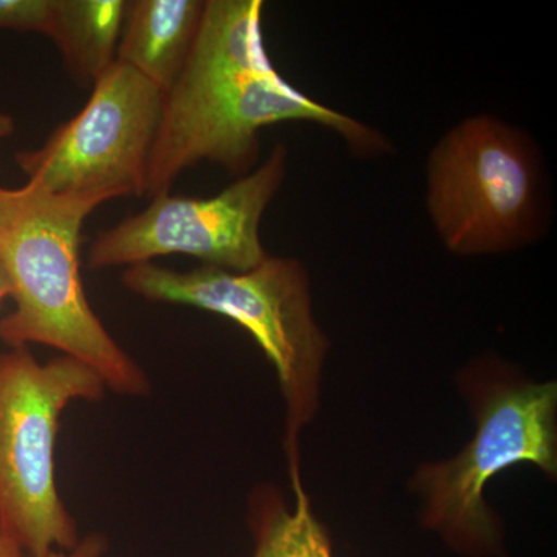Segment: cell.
I'll return each instance as SVG.
<instances>
[{
	"mask_svg": "<svg viewBox=\"0 0 557 557\" xmlns=\"http://www.w3.org/2000/svg\"><path fill=\"white\" fill-rule=\"evenodd\" d=\"M262 16V0H205L188 60L164 95L146 196L170 193L175 180L201 161L248 174L258 160L260 132L273 124H318L358 156L391 152L380 131L313 100L277 72Z\"/></svg>",
	"mask_w": 557,
	"mask_h": 557,
	"instance_id": "1",
	"label": "cell"
},
{
	"mask_svg": "<svg viewBox=\"0 0 557 557\" xmlns=\"http://www.w3.org/2000/svg\"><path fill=\"white\" fill-rule=\"evenodd\" d=\"M101 205L33 182L0 186V263L14 302L0 319V341L54 348L94 369L110 391L139 397L149 392L148 376L91 309L81 278V231Z\"/></svg>",
	"mask_w": 557,
	"mask_h": 557,
	"instance_id": "2",
	"label": "cell"
},
{
	"mask_svg": "<svg viewBox=\"0 0 557 557\" xmlns=\"http://www.w3.org/2000/svg\"><path fill=\"white\" fill-rule=\"evenodd\" d=\"M458 383L471 406L474 437L456 457L418 467L412 486L423 498V525L454 552L500 556L504 527L483 494L516 465H534L556 479L557 384L527 379L493 357L469 366Z\"/></svg>",
	"mask_w": 557,
	"mask_h": 557,
	"instance_id": "3",
	"label": "cell"
},
{
	"mask_svg": "<svg viewBox=\"0 0 557 557\" xmlns=\"http://www.w3.org/2000/svg\"><path fill=\"white\" fill-rule=\"evenodd\" d=\"M121 282L139 298L211 311L247 330L276 370L287 403L288 468L300 467L299 432L317 416L330 347L314 319L306 267L278 256L240 273L207 265L174 271L150 262L127 267Z\"/></svg>",
	"mask_w": 557,
	"mask_h": 557,
	"instance_id": "4",
	"label": "cell"
},
{
	"mask_svg": "<svg viewBox=\"0 0 557 557\" xmlns=\"http://www.w3.org/2000/svg\"><path fill=\"white\" fill-rule=\"evenodd\" d=\"M104 381L78 359L39 362L28 347L0 350V533L27 557L79 544L57 483V438L73 401H100Z\"/></svg>",
	"mask_w": 557,
	"mask_h": 557,
	"instance_id": "5",
	"label": "cell"
},
{
	"mask_svg": "<svg viewBox=\"0 0 557 557\" xmlns=\"http://www.w3.org/2000/svg\"><path fill=\"white\" fill-rule=\"evenodd\" d=\"M544 205L536 145L507 121L468 116L429 153V218L453 255H504L534 244Z\"/></svg>",
	"mask_w": 557,
	"mask_h": 557,
	"instance_id": "6",
	"label": "cell"
},
{
	"mask_svg": "<svg viewBox=\"0 0 557 557\" xmlns=\"http://www.w3.org/2000/svg\"><path fill=\"white\" fill-rule=\"evenodd\" d=\"M164 94L134 69L115 62L91 84L89 101L38 149L16 153L27 182L58 196L106 203L146 196L150 153Z\"/></svg>",
	"mask_w": 557,
	"mask_h": 557,
	"instance_id": "7",
	"label": "cell"
},
{
	"mask_svg": "<svg viewBox=\"0 0 557 557\" xmlns=\"http://www.w3.org/2000/svg\"><path fill=\"white\" fill-rule=\"evenodd\" d=\"M287 163V148L276 145L259 168L215 196H153L148 208L100 233L91 244L89 265L127 269L164 256H188L236 273L256 269L270 256L260 225L284 185Z\"/></svg>",
	"mask_w": 557,
	"mask_h": 557,
	"instance_id": "8",
	"label": "cell"
},
{
	"mask_svg": "<svg viewBox=\"0 0 557 557\" xmlns=\"http://www.w3.org/2000/svg\"><path fill=\"white\" fill-rule=\"evenodd\" d=\"M203 11L205 0L129 2L116 62L134 69L166 95L188 60Z\"/></svg>",
	"mask_w": 557,
	"mask_h": 557,
	"instance_id": "9",
	"label": "cell"
},
{
	"mask_svg": "<svg viewBox=\"0 0 557 557\" xmlns=\"http://www.w3.org/2000/svg\"><path fill=\"white\" fill-rule=\"evenodd\" d=\"M129 2L53 0L47 38L81 83L94 84L116 62Z\"/></svg>",
	"mask_w": 557,
	"mask_h": 557,
	"instance_id": "10",
	"label": "cell"
},
{
	"mask_svg": "<svg viewBox=\"0 0 557 557\" xmlns=\"http://www.w3.org/2000/svg\"><path fill=\"white\" fill-rule=\"evenodd\" d=\"M295 508L289 509L276 487L255 491L249 527L255 536L252 557H333L327 528L319 522L304 487L300 471L289 472Z\"/></svg>",
	"mask_w": 557,
	"mask_h": 557,
	"instance_id": "11",
	"label": "cell"
},
{
	"mask_svg": "<svg viewBox=\"0 0 557 557\" xmlns=\"http://www.w3.org/2000/svg\"><path fill=\"white\" fill-rule=\"evenodd\" d=\"M53 0H0V30L47 36Z\"/></svg>",
	"mask_w": 557,
	"mask_h": 557,
	"instance_id": "12",
	"label": "cell"
},
{
	"mask_svg": "<svg viewBox=\"0 0 557 557\" xmlns=\"http://www.w3.org/2000/svg\"><path fill=\"white\" fill-rule=\"evenodd\" d=\"M108 552V541L100 534H91L81 539L79 544L70 552L62 549H51L47 555L39 557H102Z\"/></svg>",
	"mask_w": 557,
	"mask_h": 557,
	"instance_id": "13",
	"label": "cell"
},
{
	"mask_svg": "<svg viewBox=\"0 0 557 557\" xmlns=\"http://www.w3.org/2000/svg\"><path fill=\"white\" fill-rule=\"evenodd\" d=\"M0 557H27L13 541L0 533Z\"/></svg>",
	"mask_w": 557,
	"mask_h": 557,
	"instance_id": "14",
	"label": "cell"
},
{
	"mask_svg": "<svg viewBox=\"0 0 557 557\" xmlns=\"http://www.w3.org/2000/svg\"><path fill=\"white\" fill-rule=\"evenodd\" d=\"M16 131V124H14L13 116L9 115V113L0 110V143L3 139L11 137Z\"/></svg>",
	"mask_w": 557,
	"mask_h": 557,
	"instance_id": "15",
	"label": "cell"
},
{
	"mask_svg": "<svg viewBox=\"0 0 557 557\" xmlns=\"http://www.w3.org/2000/svg\"><path fill=\"white\" fill-rule=\"evenodd\" d=\"M11 296L10 278L7 276L5 270H3L2 263H0V306L3 300L9 299Z\"/></svg>",
	"mask_w": 557,
	"mask_h": 557,
	"instance_id": "16",
	"label": "cell"
}]
</instances>
